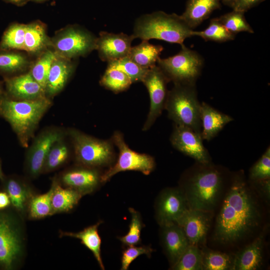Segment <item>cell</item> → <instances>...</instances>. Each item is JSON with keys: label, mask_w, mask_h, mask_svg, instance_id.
I'll return each mask as SVG.
<instances>
[{"label": "cell", "mask_w": 270, "mask_h": 270, "mask_svg": "<svg viewBox=\"0 0 270 270\" xmlns=\"http://www.w3.org/2000/svg\"><path fill=\"white\" fill-rule=\"evenodd\" d=\"M262 212L254 190L242 172L234 175L216 222L214 237L224 244L237 242L260 224Z\"/></svg>", "instance_id": "6da1fadb"}, {"label": "cell", "mask_w": 270, "mask_h": 270, "mask_svg": "<svg viewBox=\"0 0 270 270\" xmlns=\"http://www.w3.org/2000/svg\"><path fill=\"white\" fill-rule=\"evenodd\" d=\"M224 172L212 162L196 164L188 170L181 188L189 208L212 212L220 197Z\"/></svg>", "instance_id": "7a4b0ae2"}, {"label": "cell", "mask_w": 270, "mask_h": 270, "mask_svg": "<svg viewBox=\"0 0 270 270\" xmlns=\"http://www.w3.org/2000/svg\"><path fill=\"white\" fill-rule=\"evenodd\" d=\"M52 104L48 98L18 100L0 94V116L11 126L23 147L30 139L44 114Z\"/></svg>", "instance_id": "3957f363"}, {"label": "cell", "mask_w": 270, "mask_h": 270, "mask_svg": "<svg viewBox=\"0 0 270 270\" xmlns=\"http://www.w3.org/2000/svg\"><path fill=\"white\" fill-rule=\"evenodd\" d=\"M193 31L180 16L160 10L138 18L132 34L134 38L156 39L182 46L186 38L193 36Z\"/></svg>", "instance_id": "277c9868"}, {"label": "cell", "mask_w": 270, "mask_h": 270, "mask_svg": "<svg viewBox=\"0 0 270 270\" xmlns=\"http://www.w3.org/2000/svg\"><path fill=\"white\" fill-rule=\"evenodd\" d=\"M200 104L196 84H176L168 91L164 108L175 124L190 128L201 136Z\"/></svg>", "instance_id": "5b68a950"}, {"label": "cell", "mask_w": 270, "mask_h": 270, "mask_svg": "<svg viewBox=\"0 0 270 270\" xmlns=\"http://www.w3.org/2000/svg\"><path fill=\"white\" fill-rule=\"evenodd\" d=\"M203 58L184 44L176 54L159 58L156 65L174 84H196L204 66Z\"/></svg>", "instance_id": "8992f818"}, {"label": "cell", "mask_w": 270, "mask_h": 270, "mask_svg": "<svg viewBox=\"0 0 270 270\" xmlns=\"http://www.w3.org/2000/svg\"><path fill=\"white\" fill-rule=\"evenodd\" d=\"M97 38L78 26H68L59 32L50 41L55 54L71 59L85 56L96 48Z\"/></svg>", "instance_id": "52a82bcc"}, {"label": "cell", "mask_w": 270, "mask_h": 270, "mask_svg": "<svg viewBox=\"0 0 270 270\" xmlns=\"http://www.w3.org/2000/svg\"><path fill=\"white\" fill-rule=\"evenodd\" d=\"M76 158L80 164L89 166H98L109 164L113 150L110 142L95 138L77 130H70Z\"/></svg>", "instance_id": "ba28073f"}, {"label": "cell", "mask_w": 270, "mask_h": 270, "mask_svg": "<svg viewBox=\"0 0 270 270\" xmlns=\"http://www.w3.org/2000/svg\"><path fill=\"white\" fill-rule=\"evenodd\" d=\"M112 140L118 149V158L116 164L101 176V182H106L121 172L136 170L148 175L154 170V158L150 155L138 153L130 148L120 132H116Z\"/></svg>", "instance_id": "9c48e42d"}, {"label": "cell", "mask_w": 270, "mask_h": 270, "mask_svg": "<svg viewBox=\"0 0 270 270\" xmlns=\"http://www.w3.org/2000/svg\"><path fill=\"white\" fill-rule=\"evenodd\" d=\"M22 252L19 230L10 214L0 213V266L12 269Z\"/></svg>", "instance_id": "30bf717a"}, {"label": "cell", "mask_w": 270, "mask_h": 270, "mask_svg": "<svg viewBox=\"0 0 270 270\" xmlns=\"http://www.w3.org/2000/svg\"><path fill=\"white\" fill-rule=\"evenodd\" d=\"M170 80L162 70L156 64L150 68L142 82L146 88L150 98L148 116L142 130H148L160 115L167 98L166 88Z\"/></svg>", "instance_id": "8fae6325"}, {"label": "cell", "mask_w": 270, "mask_h": 270, "mask_svg": "<svg viewBox=\"0 0 270 270\" xmlns=\"http://www.w3.org/2000/svg\"><path fill=\"white\" fill-rule=\"evenodd\" d=\"M170 140L176 149L194 158L196 162H212L208 152L203 144L202 136L190 128L175 124Z\"/></svg>", "instance_id": "7c38bea8"}, {"label": "cell", "mask_w": 270, "mask_h": 270, "mask_svg": "<svg viewBox=\"0 0 270 270\" xmlns=\"http://www.w3.org/2000/svg\"><path fill=\"white\" fill-rule=\"evenodd\" d=\"M155 209L156 220L162 226L176 222L189 208L181 188H167L158 196Z\"/></svg>", "instance_id": "4fadbf2b"}, {"label": "cell", "mask_w": 270, "mask_h": 270, "mask_svg": "<svg viewBox=\"0 0 270 270\" xmlns=\"http://www.w3.org/2000/svg\"><path fill=\"white\" fill-rule=\"evenodd\" d=\"M63 136L64 134L61 130L49 128L40 132L34 138L26 158L27 166L32 176H36L42 172L50 148Z\"/></svg>", "instance_id": "5bb4252c"}, {"label": "cell", "mask_w": 270, "mask_h": 270, "mask_svg": "<svg viewBox=\"0 0 270 270\" xmlns=\"http://www.w3.org/2000/svg\"><path fill=\"white\" fill-rule=\"evenodd\" d=\"M212 212L188 209L176 222L182 230L190 244H204L210 226Z\"/></svg>", "instance_id": "9a60e30c"}, {"label": "cell", "mask_w": 270, "mask_h": 270, "mask_svg": "<svg viewBox=\"0 0 270 270\" xmlns=\"http://www.w3.org/2000/svg\"><path fill=\"white\" fill-rule=\"evenodd\" d=\"M134 39L132 34L102 32L97 38L96 50L100 58L108 62L127 56Z\"/></svg>", "instance_id": "2e32d148"}, {"label": "cell", "mask_w": 270, "mask_h": 270, "mask_svg": "<svg viewBox=\"0 0 270 270\" xmlns=\"http://www.w3.org/2000/svg\"><path fill=\"white\" fill-rule=\"evenodd\" d=\"M8 94L18 100H34L47 98L45 90L33 78L30 72L5 80Z\"/></svg>", "instance_id": "e0dca14e"}, {"label": "cell", "mask_w": 270, "mask_h": 270, "mask_svg": "<svg viewBox=\"0 0 270 270\" xmlns=\"http://www.w3.org/2000/svg\"><path fill=\"white\" fill-rule=\"evenodd\" d=\"M160 226L162 244L172 266L190 243L182 228L176 222H170Z\"/></svg>", "instance_id": "ac0fdd59"}, {"label": "cell", "mask_w": 270, "mask_h": 270, "mask_svg": "<svg viewBox=\"0 0 270 270\" xmlns=\"http://www.w3.org/2000/svg\"><path fill=\"white\" fill-rule=\"evenodd\" d=\"M74 67L70 59L56 55L48 77L45 88L46 97L54 96L62 90L72 74Z\"/></svg>", "instance_id": "d6986e66"}, {"label": "cell", "mask_w": 270, "mask_h": 270, "mask_svg": "<svg viewBox=\"0 0 270 270\" xmlns=\"http://www.w3.org/2000/svg\"><path fill=\"white\" fill-rule=\"evenodd\" d=\"M200 116L201 136L203 140L208 141L214 138L226 124L233 120L230 116L219 112L204 102L200 104Z\"/></svg>", "instance_id": "ffe728a7"}, {"label": "cell", "mask_w": 270, "mask_h": 270, "mask_svg": "<svg viewBox=\"0 0 270 270\" xmlns=\"http://www.w3.org/2000/svg\"><path fill=\"white\" fill-rule=\"evenodd\" d=\"M264 232L234 255L233 270H256L262 264Z\"/></svg>", "instance_id": "44dd1931"}, {"label": "cell", "mask_w": 270, "mask_h": 270, "mask_svg": "<svg viewBox=\"0 0 270 270\" xmlns=\"http://www.w3.org/2000/svg\"><path fill=\"white\" fill-rule=\"evenodd\" d=\"M98 172L90 168H78L66 172L62 176L63 183L83 195L92 192L100 182Z\"/></svg>", "instance_id": "7402d4cb"}, {"label": "cell", "mask_w": 270, "mask_h": 270, "mask_svg": "<svg viewBox=\"0 0 270 270\" xmlns=\"http://www.w3.org/2000/svg\"><path fill=\"white\" fill-rule=\"evenodd\" d=\"M220 0H188L186 9L180 15L192 30L221 7Z\"/></svg>", "instance_id": "603a6c76"}, {"label": "cell", "mask_w": 270, "mask_h": 270, "mask_svg": "<svg viewBox=\"0 0 270 270\" xmlns=\"http://www.w3.org/2000/svg\"><path fill=\"white\" fill-rule=\"evenodd\" d=\"M163 50L161 45L151 44L148 40H142L139 44L132 46L127 56L140 66L150 68L156 64Z\"/></svg>", "instance_id": "cb8c5ba5"}, {"label": "cell", "mask_w": 270, "mask_h": 270, "mask_svg": "<svg viewBox=\"0 0 270 270\" xmlns=\"http://www.w3.org/2000/svg\"><path fill=\"white\" fill-rule=\"evenodd\" d=\"M101 223L102 222H98L78 232H62L61 236L80 239L82 244L92 252L100 268L104 270L101 257V239L98 233V227Z\"/></svg>", "instance_id": "d4e9b609"}, {"label": "cell", "mask_w": 270, "mask_h": 270, "mask_svg": "<svg viewBox=\"0 0 270 270\" xmlns=\"http://www.w3.org/2000/svg\"><path fill=\"white\" fill-rule=\"evenodd\" d=\"M54 190L52 198V213L67 212L78 202L82 194L71 188H63L56 180L52 183Z\"/></svg>", "instance_id": "484cf974"}, {"label": "cell", "mask_w": 270, "mask_h": 270, "mask_svg": "<svg viewBox=\"0 0 270 270\" xmlns=\"http://www.w3.org/2000/svg\"><path fill=\"white\" fill-rule=\"evenodd\" d=\"M50 44L45 26L35 22L26 24L24 50L32 53L40 52Z\"/></svg>", "instance_id": "4316f807"}, {"label": "cell", "mask_w": 270, "mask_h": 270, "mask_svg": "<svg viewBox=\"0 0 270 270\" xmlns=\"http://www.w3.org/2000/svg\"><path fill=\"white\" fill-rule=\"evenodd\" d=\"M202 250V270H233L234 255L208 248H204Z\"/></svg>", "instance_id": "83f0119b"}, {"label": "cell", "mask_w": 270, "mask_h": 270, "mask_svg": "<svg viewBox=\"0 0 270 270\" xmlns=\"http://www.w3.org/2000/svg\"><path fill=\"white\" fill-rule=\"evenodd\" d=\"M193 36H198L205 41H212L216 42H224L232 40L234 35L230 33L222 24L218 18H212L210 21L208 26L202 31H193Z\"/></svg>", "instance_id": "f1b7e54d"}, {"label": "cell", "mask_w": 270, "mask_h": 270, "mask_svg": "<svg viewBox=\"0 0 270 270\" xmlns=\"http://www.w3.org/2000/svg\"><path fill=\"white\" fill-rule=\"evenodd\" d=\"M132 82L122 72L108 67L100 80V84L106 89L114 92H119L128 89Z\"/></svg>", "instance_id": "f546056e"}, {"label": "cell", "mask_w": 270, "mask_h": 270, "mask_svg": "<svg viewBox=\"0 0 270 270\" xmlns=\"http://www.w3.org/2000/svg\"><path fill=\"white\" fill-rule=\"evenodd\" d=\"M26 24H15L4 32L0 42V50H24Z\"/></svg>", "instance_id": "4dcf8cb0"}, {"label": "cell", "mask_w": 270, "mask_h": 270, "mask_svg": "<svg viewBox=\"0 0 270 270\" xmlns=\"http://www.w3.org/2000/svg\"><path fill=\"white\" fill-rule=\"evenodd\" d=\"M218 19L225 28L234 36L240 32L254 33L253 28L246 19L244 12L233 10Z\"/></svg>", "instance_id": "1f68e13d"}, {"label": "cell", "mask_w": 270, "mask_h": 270, "mask_svg": "<svg viewBox=\"0 0 270 270\" xmlns=\"http://www.w3.org/2000/svg\"><path fill=\"white\" fill-rule=\"evenodd\" d=\"M202 250L199 246L190 244L177 262L172 266L175 270H202Z\"/></svg>", "instance_id": "d6a6232c"}, {"label": "cell", "mask_w": 270, "mask_h": 270, "mask_svg": "<svg viewBox=\"0 0 270 270\" xmlns=\"http://www.w3.org/2000/svg\"><path fill=\"white\" fill-rule=\"evenodd\" d=\"M56 56L54 51L46 50L44 52L34 63L30 72L44 90L52 64Z\"/></svg>", "instance_id": "836d02e7"}, {"label": "cell", "mask_w": 270, "mask_h": 270, "mask_svg": "<svg viewBox=\"0 0 270 270\" xmlns=\"http://www.w3.org/2000/svg\"><path fill=\"white\" fill-rule=\"evenodd\" d=\"M108 67L118 69L126 74L132 82H142L149 68H142L126 56L108 62Z\"/></svg>", "instance_id": "e575fe53"}, {"label": "cell", "mask_w": 270, "mask_h": 270, "mask_svg": "<svg viewBox=\"0 0 270 270\" xmlns=\"http://www.w3.org/2000/svg\"><path fill=\"white\" fill-rule=\"evenodd\" d=\"M54 190L52 184L50 189L42 194L34 196L29 204V212L30 217L40 218L52 214V198Z\"/></svg>", "instance_id": "d590c367"}, {"label": "cell", "mask_w": 270, "mask_h": 270, "mask_svg": "<svg viewBox=\"0 0 270 270\" xmlns=\"http://www.w3.org/2000/svg\"><path fill=\"white\" fill-rule=\"evenodd\" d=\"M68 156V147L62 138L57 141L50 148L42 170L50 171L58 168L66 160Z\"/></svg>", "instance_id": "8d00e7d4"}, {"label": "cell", "mask_w": 270, "mask_h": 270, "mask_svg": "<svg viewBox=\"0 0 270 270\" xmlns=\"http://www.w3.org/2000/svg\"><path fill=\"white\" fill-rule=\"evenodd\" d=\"M5 188L13 206L19 211L23 210L28 196L26 186L16 180L10 178L6 182Z\"/></svg>", "instance_id": "74e56055"}, {"label": "cell", "mask_w": 270, "mask_h": 270, "mask_svg": "<svg viewBox=\"0 0 270 270\" xmlns=\"http://www.w3.org/2000/svg\"><path fill=\"white\" fill-rule=\"evenodd\" d=\"M2 50L0 52V71L13 73L24 68L28 64L26 56L20 53Z\"/></svg>", "instance_id": "f35d334b"}, {"label": "cell", "mask_w": 270, "mask_h": 270, "mask_svg": "<svg viewBox=\"0 0 270 270\" xmlns=\"http://www.w3.org/2000/svg\"><path fill=\"white\" fill-rule=\"evenodd\" d=\"M131 220L128 233L118 238L122 244L126 246H136L140 242V233L143 226L140 213L132 208H129Z\"/></svg>", "instance_id": "ab89813d"}, {"label": "cell", "mask_w": 270, "mask_h": 270, "mask_svg": "<svg viewBox=\"0 0 270 270\" xmlns=\"http://www.w3.org/2000/svg\"><path fill=\"white\" fill-rule=\"evenodd\" d=\"M270 178V148L268 146L260 158L250 168L249 181Z\"/></svg>", "instance_id": "60d3db41"}, {"label": "cell", "mask_w": 270, "mask_h": 270, "mask_svg": "<svg viewBox=\"0 0 270 270\" xmlns=\"http://www.w3.org/2000/svg\"><path fill=\"white\" fill-rule=\"evenodd\" d=\"M153 251L150 246H128L122 252L121 270H127L131 263L138 257L144 254L150 256Z\"/></svg>", "instance_id": "b9f144b4"}, {"label": "cell", "mask_w": 270, "mask_h": 270, "mask_svg": "<svg viewBox=\"0 0 270 270\" xmlns=\"http://www.w3.org/2000/svg\"><path fill=\"white\" fill-rule=\"evenodd\" d=\"M248 182L259 196L266 202L270 200V179L248 181Z\"/></svg>", "instance_id": "7bdbcfd3"}, {"label": "cell", "mask_w": 270, "mask_h": 270, "mask_svg": "<svg viewBox=\"0 0 270 270\" xmlns=\"http://www.w3.org/2000/svg\"><path fill=\"white\" fill-rule=\"evenodd\" d=\"M265 0H236L232 10L246 12Z\"/></svg>", "instance_id": "ee69618b"}, {"label": "cell", "mask_w": 270, "mask_h": 270, "mask_svg": "<svg viewBox=\"0 0 270 270\" xmlns=\"http://www.w3.org/2000/svg\"><path fill=\"white\" fill-rule=\"evenodd\" d=\"M10 204V200L7 193L0 192V209L7 207Z\"/></svg>", "instance_id": "f6af8a7d"}, {"label": "cell", "mask_w": 270, "mask_h": 270, "mask_svg": "<svg viewBox=\"0 0 270 270\" xmlns=\"http://www.w3.org/2000/svg\"><path fill=\"white\" fill-rule=\"evenodd\" d=\"M225 5L232 8L236 0H220Z\"/></svg>", "instance_id": "bcb514c9"}, {"label": "cell", "mask_w": 270, "mask_h": 270, "mask_svg": "<svg viewBox=\"0 0 270 270\" xmlns=\"http://www.w3.org/2000/svg\"><path fill=\"white\" fill-rule=\"evenodd\" d=\"M6 2L12 3L17 5H20L26 2L29 0H4Z\"/></svg>", "instance_id": "7dc6e473"}, {"label": "cell", "mask_w": 270, "mask_h": 270, "mask_svg": "<svg viewBox=\"0 0 270 270\" xmlns=\"http://www.w3.org/2000/svg\"><path fill=\"white\" fill-rule=\"evenodd\" d=\"M0 179H2V180L4 179V174L2 172L0 163Z\"/></svg>", "instance_id": "c3c4849f"}, {"label": "cell", "mask_w": 270, "mask_h": 270, "mask_svg": "<svg viewBox=\"0 0 270 270\" xmlns=\"http://www.w3.org/2000/svg\"><path fill=\"white\" fill-rule=\"evenodd\" d=\"M33 1H35V2H42V1H44V0H32Z\"/></svg>", "instance_id": "681fc988"}, {"label": "cell", "mask_w": 270, "mask_h": 270, "mask_svg": "<svg viewBox=\"0 0 270 270\" xmlns=\"http://www.w3.org/2000/svg\"><path fill=\"white\" fill-rule=\"evenodd\" d=\"M2 94V90H1V86L0 84V94Z\"/></svg>", "instance_id": "f907efd6"}]
</instances>
